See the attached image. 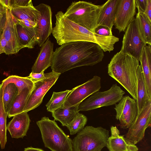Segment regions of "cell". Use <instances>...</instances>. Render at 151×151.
I'll use <instances>...</instances> for the list:
<instances>
[{"instance_id": "cell-1", "label": "cell", "mask_w": 151, "mask_h": 151, "mask_svg": "<svg viewBox=\"0 0 151 151\" xmlns=\"http://www.w3.org/2000/svg\"><path fill=\"white\" fill-rule=\"evenodd\" d=\"M104 51L96 44L86 41L69 42L54 51L52 71L61 74L76 67L93 66L101 62Z\"/></svg>"}, {"instance_id": "cell-2", "label": "cell", "mask_w": 151, "mask_h": 151, "mask_svg": "<svg viewBox=\"0 0 151 151\" xmlns=\"http://www.w3.org/2000/svg\"><path fill=\"white\" fill-rule=\"evenodd\" d=\"M56 21L52 33L57 44L86 41L98 45L104 52L113 50L114 45L119 38L114 36H103L97 34L78 25L66 18L61 11L55 15Z\"/></svg>"}, {"instance_id": "cell-3", "label": "cell", "mask_w": 151, "mask_h": 151, "mask_svg": "<svg viewBox=\"0 0 151 151\" xmlns=\"http://www.w3.org/2000/svg\"><path fill=\"white\" fill-rule=\"evenodd\" d=\"M139 61L130 54L120 51L115 54L108 65V75L121 84L136 100L137 71Z\"/></svg>"}, {"instance_id": "cell-4", "label": "cell", "mask_w": 151, "mask_h": 151, "mask_svg": "<svg viewBox=\"0 0 151 151\" xmlns=\"http://www.w3.org/2000/svg\"><path fill=\"white\" fill-rule=\"evenodd\" d=\"M36 124L45 147L52 151H73L72 140L59 127L55 120L45 116Z\"/></svg>"}, {"instance_id": "cell-5", "label": "cell", "mask_w": 151, "mask_h": 151, "mask_svg": "<svg viewBox=\"0 0 151 151\" xmlns=\"http://www.w3.org/2000/svg\"><path fill=\"white\" fill-rule=\"evenodd\" d=\"M108 130L102 127L86 126L72 140L73 151H101L106 146Z\"/></svg>"}, {"instance_id": "cell-6", "label": "cell", "mask_w": 151, "mask_h": 151, "mask_svg": "<svg viewBox=\"0 0 151 151\" xmlns=\"http://www.w3.org/2000/svg\"><path fill=\"white\" fill-rule=\"evenodd\" d=\"M101 5L79 1L72 2L67 9L64 16L78 25L95 32L96 22Z\"/></svg>"}, {"instance_id": "cell-7", "label": "cell", "mask_w": 151, "mask_h": 151, "mask_svg": "<svg viewBox=\"0 0 151 151\" xmlns=\"http://www.w3.org/2000/svg\"><path fill=\"white\" fill-rule=\"evenodd\" d=\"M125 93L117 84H113L108 90L96 92L81 102L78 106V111L91 110L115 105L119 101Z\"/></svg>"}, {"instance_id": "cell-8", "label": "cell", "mask_w": 151, "mask_h": 151, "mask_svg": "<svg viewBox=\"0 0 151 151\" xmlns=\"http://www.w3.org/2000/svg\"><path fill=\"white\" fill-rule=\"evenodd\" d=\"M151 123V101L142 109L128 128L125 138L135 145L143 139L146 129Z\"/></svg>"}, {"instance_id": "cell-9", "label": "cell", "mask_w": 151, "mask_h": 151, "mask_svg": "<svg viewBox=\"0 0 151 151\" xmlns=\"http://www.w3.org/2000/svg\"><path fill=\"white\" fill-rule=\"evenodd\" d=\"M61 73L52 71L45 73L43 80L34 83V88L28 100L24 112L36 108L42 103L45 94L55 83Z\"/></svg>"}, {"instance_id": "cell-10", "label": "cell", "mask_w": 151, "mask_h": 151, "mask_svg": "<svg viewBox=\"0 0 151 151\" xmlns=\"http://www.w3.org/2000/svg\"><path fill=\"white\" fill-rule=\"evenodd\" d=\"M146 45L140 36L134 18L125 30L120 51L129 54L139 60Z\"/></svg>"}, {"instance_id": "cell-11", "label": "cell", "mask_w": 151, "mask_h": 151, "mask_svg": "<svg viewBox=\"0 0 151 151\" xmlns=\"http://www.w3.org/2000/svg\"><path fill=\"white\" fill-rule=\"evenodd\" d=\"M101 88V78L94 76L85 83L72 89L68 95L63 106L69 107L79 104L87 97L99 91Z\"/></svg>"}, {"instance_id": "cell-12", "label": "cell", "mask_w": 151, "mask_h": 151, "mask_svg": "<svg viewBox=\"0 0 151 151\" xmlns=\"http://www.w3.org/2000/svg\"><path fill=\"white\" fill-rule=\"evenodd\" d=\"M35 7L39 14L36 21L37 26L34 29L37 44L41 47L52 33V13L51 7L47 4L41 3Z\"/></svg>"}, {"instance_id": "cell-13", "label": "cell", "mask_w": 151, "mask_h": 151, "mask_svg": "<svg viewBox=\"0 0 151 151\" xmlns=\"http://www.w3.org/2000/svg\"><path fill=\"white\" fill-rule=\"evenodd\" d=\"M116 119L118 120L121 127L128 128L138 114L136 100L129 96H123L118 104H115Z\"/></svg>"}, {"instance_id": "cell-14", "label": "cell", "mask_w": 151, "mask_h": 151, "mask_svg": "<svg viewBox=\"0 0 151 151\" xmlns=\"http://www.w3.org/2000/svg\"><path fill=\"white\" fill-rule=\"evenodd\" d=\"M136 11L135 0H119L114 23L119 32L126 30L135 18Z\"/></svg>"}, {"instance_id": "cell-15", "label": "cell", "mask_w": 151, "mask_h": 151, "mask_svg": "<svg viewBox=\"0 0 151 151\" xmlns=\"http://www.w3.org/2000/svg\"><path fill=\"white\" fill-rule=\"evenodd\" d=\"M6 22L2 32L7 43L5 53L8 55L16 54L20 50L16 27L18 21L8 9L6 10Z\"/></svg>"}, {"instance_id": "cell-16", "label": "cell", "mask_w": 151, "mask_h": 151, "mask_svg": "<svg viewBox=\"0 0 151 151\" xmlns=\"http://www.w3.org/2000/svg\"><path fill=\"white\" fill-rule=\"evenodd\" d=\"M54 44L49 37L41 46L40 51L32 68V72L41 73L51 66L54 51Z\"/></svg>"}, {"instance_id": "cell-17", "label": "cell", "mask_w": 151, "mask_h": 151, "mask_svg": "<svg viewBox=\"0 0 151 151\" xmlns=\"http://www.w3.org/2000/svg\"><path fill=\"white\" fill-rule=\"evenodd\" d=\"M30 122L27 113L24 112L14 116L7 125L6 129L12 138H23L26 135Z\"/></svg>"}, {"instance_id": "cell-18", "label": "cell", "mask_w": 151, "mask_h": 151, "mask_svg": "<svg viewBox=\"0 0 151 151\" xmlns=\"http://www.w3.org/2000/svg\"><path fill=\"white\" fill-rule=\"evenodd\" d=\"M119 1V0H109L101 5L97 17L96 28L102 26L108 28L112 32Z\"/></svg>"}, {"instance_id": "cell-19", "label": "cell", "mask_w": 151, "mask_h": 151, "mask_svg": "<svg viewBox=\"0 0 151 151\" xmlns=\"http://www.w3.org/2000/svg\"><path fill=\"white\" fill-rule=\"evenodd\" d=\"M111 135L107 140L106 147L109 151H138V148L135 145L130 143L121 135L116 126L110 128Z\"/></svg>"}, {"instance_id": "cell-20", "label": "cell", "mask_w": 151, "mask_h": 151, "mask_svg": "<svg viewBox=\"0 0 151 151\" xmlns=\"http://www.w3.org/2000/svg\"><path fill=\"white\" fill-rule=\"evenodd\" d=\"M145 79L147 93L151 99V45H145L139 60Z\"/></svg>"}, {"instance_id": "cell-21", "label": "cell", "mask_w": 151, "mask_h": 151, "mask_svg": "<svg viewBox=\"0 0 151 151\" xmlns=\"http://www.w3.org/2000/svg\"><path fill=\"white\" fill-rule=\"evenodd\" d=\"M16 27L20 50L24 48H34L37 44L34 28L26 27L18 21L16 24Z\"/></svg>"}, {"instance_id": "cell-22", "label": "cell", "mask_w": 151, "mask_h": 151, "mask_svg": "<svg viewBox=\"0 0 151 151\" xmlns=\"http://www.w3.org/2000/svg\"><path fill=\"white\" fill-rule=\"evenodd\" d=\"M137 99L136 101L138 109V114L149 102L151 101L147 94L145 79L142 68L139 65L137 71Z\"/></svg>"}, {"instance_id": "cell-23", "label": "cell", "mask_w": 151, "mask_h": 151, "mask_svg": "<svg viewBox=\"0 0 151 151\" xmlns=\"http://www.w3.org/2000/svg\"><path fill=\"white\" fill-rule=\"evenodd\" d=\"M79 104L69 107L63 106L52 112V116L55 120L60 122L62 126L67 127L79 112Z\"/></svg>"}, {"instance_id": "cell-24", "label": "cell", "mask_w": 151, "mask_h": 151, "mask_svg": "<svg viewBox=\"0 0 151 151\" xmlns=\"http://www.w3.org/2000/svg\"><path fill=\"white\" fill-rule=\"evenodd\" d=\"M12 15L17 20H29L36 22L39 11L33 4L25 6L13 5L10 10Z\"/></svg>"}, {"instance_id": "cell-25", "label": "cell", "mask_w": 151, "mask_h": 151, "mask_svg": "<svg viewBox=\"0 0 151 151\" xmlns=\"http://www.w3.org/2000/svg\"><path fill=\"white\" fill-rule=\"evenodd\" d=\"M33 88H25L18 93L8 113L9 118L24 112V109Z\"/></svg>"}, {"instance_id": "cell-26", "label": "cell", "mask_w": 151, "mask_h": 151, "mask_svg": "<svg viewBox=\"0 0 151 151\" xmlns=\"http://www.w3.org/2000/svg\"><path fill=\"white\" fill-rule=\"evenodd\" d=\"M135 18L142 38L146 44L151 45V21L144 13L139 12Z\"/></svg>"}, {"instance_id": "cell-27", "label": "cell", "mask_w": 151, "mask_h": 151, "mask_svg": "<svg viewBox=\"0 0 151 151\" xmlns=\"http://www.w3.org/2000/svg\"><path fill=\"white\" fill-rule=\"evenodd\" d=\"M3 101L4 108L8 114L18 94V89L13 83L2 84Z\"/></svg>"}, {"instance_id": "cell-28", "label": "cell", "mask_w": 151, "mask_h": 151, "mask_svg": "<svg viewBox=\"0 0 151 151\" xmlns=\"http://www.w3.org/2000/svg\"><path fill=\"white\" fill-rule=\"evenodd\" d=\"M2 96V84H0V145L4 149L7 142L6 119L8 114L4 108Z\"/></svg>"}, {"instance_id": "cell-29", "label": "cell", "mask_w": 151, "mask_h": 151, "mask_svg": "<svg viewBox=\"0 0 151 151\" xmlns=\"http://www.w3.org/2000/svg\"><path fill=\"white\" fill-rule=\"evenodd\" d=\"M9 83H14L17 87L18 93L25 88H33L34 84L28 76L22 77L15 75L9 76L2 81L3 85Z\"/></svg>"}, {"instance_id": "cell-30", "label": "cell", "mask_w": 151, "mask_h": 151, "mask_svg": "<svg viewBox=\"0 0 151 151\" xmlns=\"http://www.w3.org/2000/svg\"><path fill=\"white\" fill-rule=\"evenodd\" d=\"M71 91L67 90L58 92H53L51 99L46 105L47 110L52 113L63 106L68 95Z\"/></svg>"}, {"instance_id": "cell-31", "label": "cell", "mask_w": 151, "mask_h": 151, "mask_svg": "<svg viewBox=\"0 0 151 151\" xmlns=\"http://www.w3.org/2000/svg\"><path fill=\"white\" fill-rule=\"evenodd\" d=\"M87 122V117L78 112L67 127L70 134L74 135L78 133L83 129Z\"/></svg>"}, {"instance_id": "cell-32", "label": "cell", "mask_w": 151, "mask_h": 151, "mask_svg": "<svg viewBox=\"0 0 151 151\" xmlns=\"http://www.w3.org/2000/svg\"><path fill=\"white\" fill-rule=\"evenodd\" d=\"M6 9L0 5V36L3 32L6 22Z\"/></svg>"}, {"instance_id": "cell-33", "label": "cell", "mask_w": 151, "mask_h": 151, "mask_svg": "<svg viewBox=\"0 0 151 151\" xmlns=\"http://www.w3.org/2000/svg\"><path fill=\"white\" fill-rule=\"evenodd\" d=\"M95 32L97 34L103 36H109L113 35L112 32L107 28L100 26L96 28Z\"/></svg>"}, {"instance_id": "cell-34", "label": "cell", "mask_w": 151, "mask_h": 151, "mask_svg": "<svg viewBox=\"0 0 151 151\" xmlns=\"http://www.w3.org/2000/svg\"><path fill=\"white\" fill-rule=\"evenodd\" d=\"M135 5L138 12L144 13L147 4V0H135Z\"/></svg>"}, {"instance_id": "cell-35", "label": "cell", "mask_w": 151, "mask_h": 151, "mask_svg": "<svg viewBox=\"0 0 151 151\" xmlns=\"http://www.w3.org/2000/svg\"><path fill=\"white\" fill-rule=\"evenodd\" d=\"M28 77L34 82L43 80L45 77V73L44 72L41 73H35L31 72Z\"/></svg>"}, {"instance_id": "cell-36", "label": "cell", "mask_w": 151, "mask_h": 151, "mask_svg": "<svg viewBox=\"0 0 151 151\" xmlns=\"http://www.w3.org/2000/svg\"><path fill=\"white\" fill-rule=\"evenodd\" d=\"M11 1L12 6H25L33 4L31 0H11Z\"/></svg>"}, {"instance_id": "cell-37", "label": "cell", "mask_w": 151, "mask_h": 151, "mask_svg": "<svg viewBox=\"0 0 151 151\" xmlns=\"http://www.w3.org/2000/svg\"><path fill=\"white\" fill-rule=\"evenodd\" d=\"M17 20L19 23L28 28H35L37 26L36 22L29 20Z\"/></svg>"}, {"instance_id": "cell-38", "label": "cell", "mask_w": 151, "mask_h": 151, "mask_svg": "<svg viewBox=\"0 0 151 151\" xmlns=\"http://www.w3.org/2000/svg\"><path fill=\"white\" fill-rule=\"evenodd\" d=\"M7 45L6 40L2 33L0 36V54L5 52Z\"/></svg>"}, {"instance_id": "cell-39", "label": "cell", "mask_w": 151, "mask_h": 151, "mask_svg": "<svg viewBox=\"0 0 151 151\" xmlns=\"http://www.w3.org/2000/svg\"><path fill=\"white\" fill-rule=\"evenodd\" d=\"M149 20L151 21V0H147V7L144 13Z\"/></svg>"}, {"instance_id": "cell-40", "label": "cell", "mask_w": 151, "mask_h": 151, "mask_svg": "<svg viewBox=\"0 0 151 151\" xmlns=\"http://www.w3.org/2000/svg\"><path fill=\"white\" fill-rule=\"evenodd\" d=\"M0 5L5 8L9 10L12 6L11 0H0Z\"/></svg>"}, {"instance_id": "cell-41", "label": "cell", "mask_w": 151, "mask_h": 151, "mask_svg": "<svg viewBox=\"0 0 151 151\" xmlns=\"http://www.w3.org/2000/svg\"><path fill=\"white\" fill-rule=\"evenodd\" d=\"M24 151H44L38 148H35L32 147H28L25 148L24 150Z\"/></svg>"}]
</instances>
